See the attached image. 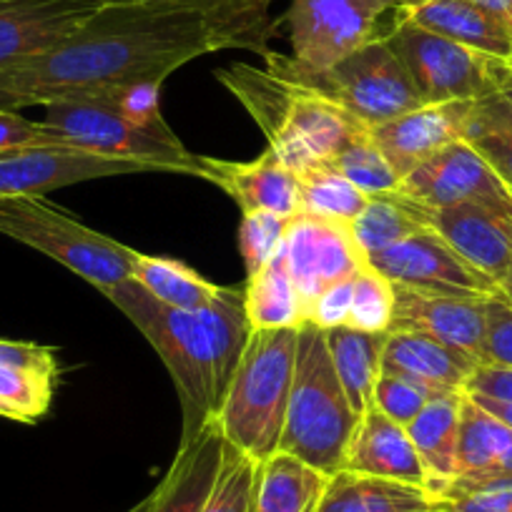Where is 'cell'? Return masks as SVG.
<instances>
[{
    "label": "cell",
    "instance_id": "46",
    "mask_svg": "<svg viewBox=\"0 0 512 512\" xmlns=\"http://www.w3.org/2000/svg\"><path fill=\"white\" fill-rule=\"evenodd\" d=\"M0 364H11V367L36 369V372H48L58 377V359L51 347L31 342H8L0 339Z\"/></svg>",
    "mask_w": 512,
    "mask_h": 512
},
{
    "label": "cell",
    "instance_id": "44",
    "mask_svg": "<svg viewBox=\"0 0 512 512\" xmlns=\"http://www.w3.org/2000/svg\"><path fill=\"white\" fill-rule=\"evenodd\" d=\"M437 512H512V487L462 492V495L435 497Z\"/></svg>",
    "mask_w": 512,
    "mask_h": 512
},
{
    "label": "cell",
    "instance_id": "32",
    "mask_svg": "<svg viewBox=\"0 0 512 512\" xmlns=\"http://www.w3.org/2000/svg\"><path fill=\"white\" fill-rule=\"evenodd\" d=\"M297 176L299 214L352 224L369 201V196L362 194L352 181L344 179L332 164H322Z\"/></svg>",
    "mask_w": 512,
    "mask_h": 512
},
{
    "label": "cell",
    "instance_id": "10",
    "mask_svg": "<svg viewBox=\"0 0 512 512\" xmlns=\"http://www.w3.org/2000/svg\"><path fill=\"white\" fill-rule=\"evenodd\" d=\"M397 11V0H289L282 23L289 28L292 56L322 71L384 38V18H395Z\"/></svg>",
    "mask_w": 512,
    "mask_h": 512
},
{
    "label": "cell",
    "instance_id": "43",
    "mask_svg": "<svg viewBox=\"0 0 512 512\" xmlns=\"http://www.w3.org/2000/svg\"><path fill=\"white\" fill-rule=\"evenodd\" d=\"M352 287H354V277L324 289V292L314 299L312 307H309L307 322L317 324V327L324 329V332L334 327H347L349 309H352Z\"/></svg>",
    "mask_w": 512,
    "mask_h": 512
},
{
    "label": "cell",
    "instance_id": "36",
    "mask_svg": "<svg viewBox=\"0 0 512 512\" xmlns=\"http://www.w3.org/2000/svg\"><path fill=\"white\" fill-rule=\"evenodd\" d=\"M53 387L56 374L0 364V417L33 425L51 410Z\"/></svg>",
    "mask_w": 512,
    "mask_h": 512
},
{
    "label": "cell",
    "instance_id": "42",
    "mask_svg": "<svg viewBox=\"0 0 512 512\" xmlns=\"http://www.w3.org/2000/svg\"><path fill=\"white\" fill-rule=\"evenodd\" d=\"M31 146H58L43 121H31L21 111L0 108V154Z\"/></svg>",
    "mask_w": 512,
    "mask_h": 512
},
{
    "label": "cell",
    "instance_id": "54",
    "mask_svg": "<svg viewBox=\"0 0 512 512\" xmlns=\"http://www.w3.org/2000/svg\"><path fill=\"white\" fill-rule=\"evenodd\" d=\"M146 505H149V500H141L139 505L131 507V510H126V512H146Z\"/></svg>",
    "mask_w": 512,
    "mask_h": 512
},
{
    "label": "cell",
    "instance_id": "49",
    "mask_svg": "<svg viewBox=\"0 0 512 512\" xmlns=\"http://www.w3.org/2000/svg\"><path fill=\"white\" fill-rule=\"evenodd\" d=\"M470 395V392H467ZM482 410H487L490 415H495L497 420L505 422L507 427H512V405L510 402H500V400H492V397H482V395H470Z\"/></svg>",
    "mask_w": 512,
    "mask_h": 512
},
{
    "label": "cell",
    "instance_id": "22",
    "mask_svg": "<svg viewBox=\"0 0 512 512\" xmlns=\"http://www.w3.org/2000/svg\"><path fill=\"white\" fill-rule=\"evenodd\" d=\"M400 13L407 21L470 51L512 63V26L475 0H430L425 6Z\"/></svg>",
    "mask_w": 512,
    "mask_h": 512
},
{
    "label": "cell",
    "instance_id": "30",
    "mask_svg": "<svg viewBox=\"0 0 512 512\" xmlns=\"http://www.w3.org/2000/svg\"><path fill=\"white\" fill-rule=\"evenodd\" d=\"M131 279H136L161 304L184 309V312H199V309H204L221 289L219 284L206 282L201 274H196L194 269L176 262V259L141 254V251H136L134 256Z\"/></svg>",
    "mask_w": 512,
    "mask_h": 512
},
{
    "label": "cell",
    "instance_id": "14",
    "mask_svg": "<svg viewBox=\"0 0 512 512\" xmlns=\"http://www.w3.org/2000/svg\"><path fill=\"white\" fill-rule=\"evenodd\" d=\"M284 259L304 302V314L324 289L357 277L367 267L349 224L307 214L289 219Z\"/></svg>",
    "mask_w": 512,
    "mask_h": 512
},
{
    "label": "cell",
    "instance_id": "1",
    "mask_svg": "<svg viewBox=\"0 0 512 512\" xmlns=\"http://www.w3.org/2000/svg\"><path fill=\"white\" fill-rule=\"evenodd\" d=\"M272 0H149L101 6L53 48L0 71V108L161 86L189 61L241 48L267 53L282 21Z\"/></svg>",
    "mask_w": 512,
    "mask_h": 512
},
{
    "label": "cell",
    "instance_id": "12",
    "mask_svg": "<svg viewBox=\"0 0 512 512\" xmlns=\"http://www.w3.org/2000/svg\"><path fill=\"white\" fill-rule=\"evenodd\" d=\"M400 199L422 209L480 204L512 214V194L467 141H452L400 181Z\"/></svg>",
    "mask_w": 512,
    "mask_h": 512
},
{
    "label": "cell",
    "instance_id": "40",
    "mask_svg": "<svg viewBox=\"0 0 512 512\" xmlns=\"http://www.w3.org/2000/svg\"><path fill=\"white\" fill-rule=\"evenodd\" d=\"M432 397H437L435 392L422 387V384L387 372L379 374L377 387H374V407L402 427L410 425L425 410Z\"/></svg>",
    "mask_w": 512,
    "mask_h": 512
},
{
    "label": "cell",
    "instance_id": "37",
    "mask_svg": "<svg viewBox=\"0 0 512 512\" xmlns=\"http://www.w3.org/2000/svg\"><path fill=\"white\" fill-rule=\"evenodd\" d=\"M259 462L224 440V460L201 512H251Z\"/></svg>",
    "mask_w": 512,
    "mask_h": 512
},
{
    "label": "cell",
    "instance_id": "7",
    "mask_svg": "<svg viewBox=\"0 0 512 512\" xmlns=\"http://www.w3.org/2000/svg\"><path fill=\"white\" fill-rule=\"evenodd\" d=\"M264 68L332 101L364 128L379 126L422 106L405 66L384 38L349 53L334 66L309 68L294 56L267 51Z\"/></svg>",
    "mask_w": 512,
    "mask_h": 512
},
{
    "label": "cell",
    "instance_id": "39",
    "mask_svg": "<svg viewBox=\"0 0 512 512\" xmlns=\"http://www.w3.org/2000/svg\"><path fill=\"white\" fill-rule=\"evenodd\" d=\"M289 219L277 214H241L239 226V249L244 256L246 274H254L269 264L274 256L282 251L284 239H287Z\"/></svg>",
    "mask_w": 512,
    "mask_h": 512
},
{
    "label": "cell",
    "instance_id": "8",
    "mask_svg": "<svg viewBox=\"0 0 512 512\" xmlns=\"http://www.w3.org/2000/svg\"><path fill=\"white\" fill-rule=\"evenodd\" d=\"M0 234L51 256L98 292L126 282L134 272V249L88 229L43 196L0 199Z\"/></svg>",
    "mask_w": 512,
    "mask_h": 512
},
{
    "label": "cell",
    "instance_id": "2",
    "mask_svg": "<svg viewBox=\"0 0 512 512\" xmlns=\"http://www.w3.org/2000/svg\"><path fill=\"white\" fill-rule=\"evenodd\" d=\"M214 76L262 128L269 151L294 174L332 164L339 149L364 131L332 101L267 68L231 63Z\"/></svg>",
    "mask_w": 512,
    "mask_h": 512
},
{
    "label": "cell",
    "instance_id": "35",
    "mask_svg": "<svg viewBox=\"0 0 512 512\" xmlns=\"http://www.w3.org/2000/svg\"><path fill=\"white\" fill-rule=\"evenodd\" d=\"M332 166L369 199L395 194L397 186H400V176L395 174L387 156L374 144L367 128L352 136L339 149V154L332 159Z\"/></svg>",
    "mask_w": 512,
    "mask_h": 512
},
{
    "label": "cell",
    "instance_id": "53",
    "mask_svg": "<svg viewBox=\"0 0 512 512\" xmlns=\"http://www.w3.org/2000/svg\"><path fill=\"white\" fill-rule=\"evenodd\" d=\"M98 6H123V3H149V0H96Z\"/></svg>",
    "mask_w": 512,
    "mask_h": 512
},
{
    "label": "cell",
    "instance_id": "33",
    "mask_svg": "<svg viewBox=\"0 0 512 512\" xmlns=\"http://www.w3.org/2000/svg\"><path fill=\"white\" fill-rule=\"evenodd\" d=\"M512 437V427L482 410L465 392L457 437V477H475L497 460ZM455 477V480H457Z\"/></svg>",
    "mask_w": 512,
    "mask_h": 512
},
{
    "label": "cell",
    "instance_id": "26",
    "mask_svg": "<svg viewBox=\"0 0 512 512\" xmlns=\"http://www.w3.org/2000/svg\"><path fill=\"white\" fill-rule=\"evenodd\" d=\"M329 477L287 452L259 462L251 512H317Z\"/></svg>",
    "mask_w": 512,
    "mask_h": 512
},
{
    "label": "cell",
    "instance_id": "18",
    "mask_svg": "<svg viewBox=\"0 0 512 512\" xmlns=\"http://www.w3.org/2000/svg\"><path fill=\"white\" fill-rule=\"evenodd\" d=\"M98 8L96 0H0V71L41 56Z\"/></svg>",
    "mask_w": 512,
    "mask_h": 512
},
{
    "label": "cell",
    "instance_id": "17",
    "mask_svg": "<svg viewBox=\"0 0 512 512\" xmlns=\"http://www.w3.org/2000/svg\"><path fill=\"white\" fill-rule=\"evenodd\" d=\"M472 103L475 101L422 103L367 131L402 181L432 154L462 139Z\"/></svg>",
    "mask_w": 512,
    "mask_h": 512
},
{
    "label": "cell",
    "instance_id": "9",
    "mask_svg": "<svg viewBox=\"0 0 512 512\" xmlns=\"http://www.w3.org/2000/svg\"><path fill=\"white\" fill-rule=\"evenodd\" d=\"M384 41L405 66L422 103L477 101L492 93V58L407 21L397 11Z\"/></svg>",
    "mask_w": 512,
    "mask_h": 512
},
{
    "label": "cell",
    "instance_id": "25",
    "mask_svg": "<svg viewBox=\"0 0 512 512\" xmlns=\"http://www.w3.org/2000/svg\"><path fill=\"white\" fill-rule=\"evenodd\" d=\"M317 512H437V507L427 487L342 470L329 477Z\"/></svg>",
    "mask_w": 512,
    "mask_h": 512
},
{
    "label": "cell",
    "instance_id": "50",
    "mask_svg": "<svg viewBox=\"0 0 512 512\" xmlns=\"http://www.w3.org/2000/svg\"><path fill=\"white\" fill-rule=\"evenodd\" d=\"M475 3L490 8L492 13H497L500 18H505V21L512 26V0H475Z\"/></svg>",
    "mask_w": 512,
    "mask_h": 512
},
{
    "label": "cell",
    "instance_id": "48",
    "mask_svg": "<svg viewBox=\"0 0 512 512\" xmlns=\"http://www.w3.org/2000/svg\"><path fill=\"white\" fill-rule=\"evenodd\" d=\"M490 78H492V88H495V91L512 106V63L495 61V58H492Z\"/></svg>",
    "mask_w": 512,
    "mask_h": 512
},
{
    "label": "cell",
    "instance_id": "23",
    "mask_svg": "<svg viewBox=\"0 0 512 512\" xmlns=\"http://www.w3.org/2000/svg\"><path fill=\"white\" fill-rule=\"evenodd\" d=\"M477 367L475 359L420 334L387 332L384 339L382 372L422 384L435 395L465 392L467 379Z\"/></svg>",
    "mask_w": 512,
    "mask_h": 512
},
{
    "label": "cell",
    "instance_id": "16",
    "mask_svg": "<svg viewBox=\"0 0 512 512\" xmlns=\"http://www.w3.org/2000/svg\"><path fill=\"white\" fill-rule=\"evenodd\" d=\"M487 299L440 297V294L415 292L395 284V314H392L390 332H410L435 339L482 364Z\"/></svg>",
    "mask_w": 512,
    "mask_h": 512
},
{
    "label": "cell",
    "instance_id": "47",
    "mask_svg": "<svg viewBox=\"0 0 512 512\" xmlns=\"http://www.w3.org/2000/svg\"><path fill=\"white\" fill-rule=\"evenodd\" d=\"M465 392H470V395L492 397V400L510 402L512 405V369L480 364V367L472 372V377L467 379Z\"/></svg>",
    "mask_w": 512,
    "mask_h": 512
},
{
    "label": "cell",
    "instance_id": "31",
    "mask_svg": "<svg viewBox=\"0 0 512 512\" xmlns=\"http://www.w3.org/2000/svg\"><path fill=\"white\" fill-rule=\"evenodd\" d=\"M462 141L487 161L512 194V106L500 93L492 91L472 103Z\"/></svg>",
    "mask_w": 512,
    "mask_h": 512
},
{
    "label": "cell",
    "instance_id": "13",
    "mask_svg": "<svg viewBox=\"0 0 512 512\" xmlns=\"http://www.w3.org/2000/svg\"><path fill=\"white\" fill-rule=\"evenodd\" d=\"M131 174H164V171L141 161L108 159L68 146H31V149L0 154V199L43 196L81 181Z\"/></svg>",
    "mask_w": 512,
    "mask_h": 512
},
{
    "label": "cell",
    "instance_id": "15",
    "mask_svg": "<svg viewBox=\"0 0 512 512\" xmlns=\"http://www.w3.org/2000/svg\"><path fill=\"white\" fill-rule=\"evenodd\" d=\"M405 204L422 226L447 241L470 267L485 274L495 287H500L510 277L512 214L480 204H457L445 206V209H422L410 201Z\"/></svg>",
    "mask_w": 512,
    "mask_h": 512
},
{
    "label": "cell",
    "instance_id": "5",
    "mask_svg": "<svg viewBox=\"0 0 512 512\" xmlns=\"http://www.w3.org/2000/svg\"><path fill=\"white\" fill-rule=\"evenodd\" d=\"M101 294L149 339L164 367L169 369L181 402L179 445H186L199 435L201 427L214 420L219 410L209 339L199 314L166 307L136 279H126Z\"/></svg>",
    "mask_w": 512,
    "mask_h": 512
},
{
    "label": "cell",
    "instance_id": "51",
    "mask_svg": "<svg viewBox=\"0 0 512 512\" xmlns=\"http://www.w3.org/2000/svg\"><path fill=\"white\" fill-rule=\"evenodd\" d=\"M497 297H500L502 302H507L512 307V272H510V277H507L505 282L497 287Z\"/></svg>",
    "mask_w": 512,
    "mask_h": 512
},
{
    "label": "cell",
    "instance_id": "19",
    "mask_svg": "<svg viewBox=\"0 0 512 512\" xmlns=\"http://www.w3.org/2000/svg\"><path fill=\"white\" fill-rule=\"evenodd\" d=\"M204 181L219 186L239 204L241 214H277L292 219L299 214V176L274 156L264 151L254 161H224L201 156Z\"/></svg>",
    "mask_w": 512,
    "mask_h": 512
},
{
    "label": "cell",
    "instance_id": "29",
    "mask_svg": "<svg viewBox=\"0 0 512 512\" xmlns=\"http://www.w3.org/2000/svg\"><path fill=\"white\" fill-rule=\"evenodd\" d=\"M244 307L254 332L256 329L302 327L307 322L304 302L284 259V246L272 262L246 277Z\"/></svg>",
    "mask_w": 512,
    "mask_h": 512
},
{
    "label": "cell",
    "instance_id": "6",
    "mask_svg": "<svg viewBox=\"0 0 512 512\" xmlns=\"http://www.w3.org/2000/svg\"><path fill=\"white\" fill-rule=\"evenodd\" d=\"M43 126L53 141L68 149L108 159L141 161L164 174L204 179L201 156L191 154L166 121L144 123L106 98H63L43 106Z\"/></svg>",
    "mask_w": 512,
    "mask_h": 512
},
{
    "label": "cell",
    "instance_id": "21",
    "mask_svg": "<svg viewBox=\"0 0 512 512\" xmlns=\"http://www.w3.org/2000/svg\"><path fill=\"white\" fill-rule=\"evenodd\" d=\"M224 460V435L214 420L179 445L164 480L146 500V512H201Z\"/></svg>",
    "mask_w": 512,
    "mask_h": 512
},
{
    "label": "cell",
    "instance_id": "27",
    "mask_svg": "<svg viewBox=\"0 0 512 512\" xmlns=\"http://www.w3.org/2000/svg\"><path fill=\"white\" fill-rule=\"evenodd\" d=\"M196 314H199L201 327H204L206 339H209L216 402L221 405L226 387H229L231 377H234L236 367L244 357L251 332H254L249 317H246L244 287H221L219 294Z\"/></svg>",
    "mask_w": 512,
    "mask_h": 512
},
{
    "label": "cell",
    "instance_id": "4",
    "mask_svg": "<svg viewBox=\"0 0 512 512\" xmlns=\"http://www.w3.org/2000/svg\"><path fill=\"white\" fill-rule=\"evenodd\" d=\"M357 422L359 415L349 405L329 357L324 329L304 322L299 327L297 364L279 452L334 477L344 470Z\"/></svg>",
    "mask_w": 512,
    "mask_h": 512
},
{
    "label": "cell",
    "instance_id": "28",
    "mask_svg": "<svg viewBox=\"0 0 512 512\" xmlns=\"http://www.w3.org/2000/svg\"><path fill=\"white\" fill-rule=\"evenodd\" d=\"M329 357L344 387L349 405L359 417L374 407V387L382 374V352L387 332L374 334L354 327H334L324 332Z\"/></svg>",
    "mask_w": 512,
    "mask_h": 512
},
{
    "label": "cell",
    "instance_id": "11",
    "mask_svg": "<svg viewBox=\"0 0 512 512\" xmlns=\"http://www.w3.org/2000/svg\"><path fill=\"white\" fill-rule=\"evenodd\" d=\"M392 284L440 297H497V287L427 226L367 259Z\"/></svg>",
    "mask_w": 512,
    "mask_h": 512
},
{
    "label": "cell",
    "instance_id": "52",
    "mask_svg": "<svg viewBox=\"0 0 512 512\" xmlns=\"http://www.w3.org/2000/svg\"><path fill=\"white\" fill-rule=\"evenodd\" d=\"M425 3H430V0H397V8L400 11H412V8L425 6Z\"/></svg>",
    "mask_w": 512,
    "mask_h": 512
},
{
    "label": "cell",
    "instance_id": "24",
    "mask_svg": "<svg viewBox=\"0 0 512 512\" xmlns=\"http://www.w3.org/2000/svg\"><path fill=\"white\" fill-rule=\"evenodd\" d=\"M465 392L432 397L425 410L407 425L412 445L425 465L432 495H440L457 477V437Z\"/></svg>",
    "mask_w": 512,
    "mask_h": 512
},
{
    "label": "cell",
    "instance_id": "45",
    "mask_svg": "<svg viewBox=\"0 0 512 512\" xmlns=\"http://www.w3.org/2000/svg\"><path fill=\"white\" fill-rule=\"evenodd\" d=\"M487 487H512V437L505 445V450L497 455V460L485 472L475 477H457L437 497L462 495V492L487 490Z\"/></svg>",
    "mask_w": 512,
    "mask_h": 512
},
{
    "label": "cell",
    "instance_id": "38",
    "mask_svg": "<svg viewBox=\"0 0 512 512\" xmlns=\"http://www.w3.org/2000/svg\"><path fill=\"white\" fill-rule=\"evenodd\" d=\"M392 314H395V284L367 264L354 277L347 327L384 334L390 332Z\"/></svg>",
    "mask_w": 512,
    "mask_h": 512
},
{
    "label": "cell",
    "instance_id": "34",
    "mask_svg": "<svg viewBox=\"0 0 512 512\" xmlns=\"http://www.w3.org/2000/svg\"><path fill=\"white\" fill-rule=\"evenodd\" d=\"M420 221L417 216L407 209L405 201L400 196H372L367 201V206L362 209V214L349 224L352 229L354 241H357L359 251L364 254V259L374 256L377 251L387 249V246L397 244L405 236L415 234L420 229Z\"/></svg>",
    "mask_w": 512,
    "mask_h": 512
},
{
    "label": "cell",
    "instance_id": "20",
    "mask_svg": "<svg viewBox=\"0 0 512 512\" xmlns=\"http://www.w3.org/2000/svg\"><path fill=\"white\" fill-rule=\"evenodd\" d=\"M344 470L354 475L384 477L430 490L425 465L412 445L407 427L384 417L377 407L364 412L349 442Z\"/></svg>",
    "mask_w": 512,
    "mask_h": 512
},
{
    "label": "cell",
    "instance_id": "41",
    "mask_svg": "<svg viewBox=\"0 0 512 512\" xmlns=\"http://www.w3.org/2000/svg\"><path fill=\"white\" fill-rule=\"evenodd\" d=\"M487 329H485V357L487 367L512 369V307L500 297L485 302Z\"/></svg>",
    "mask_w": 512,
    "mask_h": 512
},
{
    "label": "cell",
    "instance_id": "3",
    "mask_svg": "<svg viewBox=\"0 0 512 512\" xmlns=\"http://www.w3.org/2000/svg\"><path fill=\"white\" fill-rule=\"evenodd\" d=\"M297 342L299 327L251 332L244 357L214 415L224 440L256 462L279 452L292 395Z\"/></svg>",
    "mask_w": 512,
    "mask_h": 512
}]
</instances>
